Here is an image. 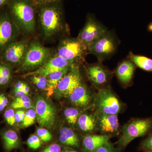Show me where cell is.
Returning <instances> with one entry per match:
<instances>
[{"instance_id": "cell-42", "label": "cell", "mask_w": 152, "mask_h": 152, "mask_svg": "<svg viewBox=\"0 0 152 152\" xmlns=\"http://www.w3.org/2000/svg\"><path fill=\"white\" fill-rule=\"evenodd\" d=\"M7 2V0H0V7L4 5Z\"/></svg>"}, {"instance_id": "cell-43", "label": "cell", "mask_w": 152, "mask_h": 152, "mask_svg": "<svg viewBox=\"0 0 152 152\" xmlns=\"http://www.w3.org/2000/svg\"><path fill=\"white\" fill-rule=\"evenodd\" d=\"M148 30L152 32V22L148 26Z\"/></svg>"}, {"instance_id": "cell-21", "label": "cell", "mask_w": 152, "mask_h": 152, "mask_svg": "<svg viewBox=\"0 0 152 152\" xmlns=\"http://www.w3.org/2000/svg\"><path fill=\"white\" fill-rule=\"evenodd\" d=\"M69 70V67L57 71L48 76V84L46 88L47 95L48 97L52 96L54 94L60 81Z\"/></svg>"}, {"instance_id": "cell-23", "label": "cell", "mask_w": 152, "mask_h": 152, "mask_svg": "<svg viewBox=\"0 0 152 152\" xmlns=\"http://www.w3.org/2000/svg\"><path fill=\"white\" fill-rule=\"evenodd\" d=\"M129 58L137 66L146 72H152V59L147 57L135 55L132 52L129 54Z\"/></svg>"}, {"instance_id": "cell-22", "label": "cell", "mask_w": 152, "mask_h": 152, "mask_svg": "<svg viewBox=\"0 0 152 152\" xmlns=\"http://www.w3.org/2000/svg\"><path fill=\"white\" fill-rule=\"evenodd\" d=\"M77 123L80 130L84 132L91 133L97 129L96 118L92 115L82 114Z\"/></svg>"}, {"instance_id": "cell-27", "label": "cell", "mask_w": 152, "mask_h": 152, "mask_svg": "<svg viewBox=\"0 0 152 152\" xmlns=\"http://www.w3.org/2000/svg\"><path fill=\"white\" fill-rule=\"evenodd\" d=\"M47 77L41 76H34L32 81L38 88L41 90H45L48 84Z\"/></svg>"}, {"instance_id": "cell-40", "label": "cell", "mask_w": 152, "mask_h": 152, "mask_svg": "<svg viewBox=\"0 0 152 152\" xmlns=\"http://www.w3.org/2000/svg\"><path fill=\"white\" fill-rule=\"evenodd\" d=\"M26 84L22 82H18L15 85L14 90H22L23 88Z\"/></svg>"}, {"instance_id": "cell-12", "label": "cell", "mask_w": 152, "mask_h": 152, "mask_svg": "<svg viewBox=\"0 0 152 152\" xmlns=\"http://www.w3.org/2000/svg\"><path fill=\"white\" fill-rule=\"evenodd\" d=\"M74 64L72 62L67 61L59 56L53 58L43 65L35 72H31L25 75L28 76H41L47 77L53 73L62 70L63 69L70 67Z\"/></svg>"}, {"instance_id": "cell-20", "label": "cell", "mask_w": 152, "mask_h": 152, "mask_svg": "<svg viewBox=\"0 0 152 152\" xmlns=\"http://www.w3.org/2000/svg\"><path fill=\"white\" fill-rule=\"evenodd\" d=\"M1 137L3 147L6 152H11L20 147V140L15 131L12 129L4 131Z\"/></svg>"}, {"instance_id": "cell-32", "label": "cell", "mask_w": 152, "mask_h": 152, "mask_svg": "<svg viewBox=\"0 0 152 152\" xmlns=\"http://www.w3.org/2000/svg\"><path fill=\"white\" fill-rule=\"evenodd\" d=\"M12 108L18 109L20 108L35 109V107L31 102H13L11 104Z\"/></svg>"}, {"instance_id": "cell-38", "label": "cell", "mask_w": 152, "mask_h": 152, "mask_svg": "<svg viewBox=\"0 0 152 152\" xmlns=\"http://www.w3.org/2000/svg\"><path fill=\"white\" fill-rule=\"evenodd\" d=\"M33 1L37 4L43 5L47 3L53 2L56 1L58 0H33Z\"/></svg>"}, {"instance_id": "cell-7", "label": "cell", "mask_w": 152, "mask_h": 152, "mask_svg": "<svg viewBox=\"0 0 152 152\" xmlns=\"http://www.w3.org/2000/svg\"><path fill=\"white\" fill-rule=\"evenodd\" d=\"M35 107L38 123L40 126L49 129L53 127L56 118L54 107L41 96L37 98Z\"/></svg>"}, {"instance_id": "cell-6", "label": "cell", "mask_w": 152, "mask_h": 152, "mask_svg": "<svg viewBox=\"0 0 152 152\" xmlns=\"http://www.w3.org/2000/svg\"><path fill=\"white\" fill-rule=\"evenodd\" d=\"M81 83V77L78 66L73 64L67 73L61 80L56 89V95L59 97H67Z\"/></svg>"}, {"instance_id": "cell-44", "label": "cell", "mask_w": 152, "mask_h": 152, "mask_svg": "<svg viewBox=\"0 0 152 152\" xmlns=\"http://www.w3.org/2000/svg\"><path fill=\"white\" fill-rule=\"evenodd\" d=\"M145 152H152V151H146Z\"/></svg>"}, {"instance_id": "cell-2", "label": "cell", "mask_w": 152, "mask_h": 152, "mask_svg": "<svg viewBox=\"0 0 152 152\" xmlns=\"http://www.w3.org/2000/svg\"><path fill=\"white\" fill-rule=\"evenodd\" d=\"M11 16L28 31L35 26L34 10L29 0H12L10 3Z\"/></svg>"}, {"instance_id": "cell-5", "label": "cell", "mask_w": 152, "mask_h": 152, "mask_svg": "<svg viewBox=\"0 0 152 152\" xmlns=\"http://www.w3.org/2000/svg\"><path fill=\"white\" fill-rule=\"evenodd\" d=\"M43 7L40 11L41 23L44 31L48 36L52 35L60 28L61 12L58 6L44 4Z\"/></svg>"}, {"instance_id": "cell-8", "label": "cell", "mask_w": 152, "mask_h": 152, "mask_svg": "<svg viewBox=\"0 0 152 152\" xmlns=\"http://www.w3.org/2000/svg\"><path fill=\"white\" fill-rule=\"evenodd\" d=\"M104 26L94 17H88L86 23L82 30L78 39L88 47L107 31Z\"/></svg>"}, {"instance_id": "cell-24", "label": "cell", "mask_w": 152, "mask_h": 152, "mask_svg": "<svg viewBox=\"0 0 152 152\" xmlns=\"http://www.w3.org/2000/svg\"><path fill=\"white\" fill-rule=\"evenodd\" d=\"M10 66L6 64H0V86L8 84L12 79Z\"/></svg>"}, {"instance_id": "cell-18", "label": "cell", "mask_w": 152, "mask_h": 152, "mask_svg": "<svg viewBox=\"0 0 152 152\" xmlns=\"http://www.w3.org/2000/svg\"><path fill=\"white\" fill-rule=\"evenodd\" d=\"M110 136L107 135L90 134L85 136L82 141L83 150L85 152H94L108 142Z\"/></svg>"}, {"instance_id": "cell-39", "label": "cell", "mask_w": 152, "mask_h": 152, "mask_svg": "<svg viewBox=\"0 0 152 152\" xmlns=\"http://www.w3.org/2000/svg\"><path fill=\"white\" fill-rule=\"evenodd\" d=\"M14 92H15V95L16 96H17V97L28 95L26 92L22 90H14Z\"/></svg>"}, {"instance_id": "cell-17", "label": "cell", "mask_w": 152, "mask_h": 152, "mask_svg": "<svg viewBox=\"0 0 152 152\" xmlns=\"http://www.w3.org/2000/svg\"><path fill=\"white\" fill-rule=\"evenodd\" d=\"M136 66L130 60H125L117 67L115 74L119 81L124 86H129L132 80Z\"/></svg>"}, {"instance_id": "cell-26", "label": "cell", "mask_w": 152, "mask_h": 152, "mask_svg": "<svg viewBox=\"0 0 152 152\" xmlns=\"http://www.w3.org/2000/svg\"><path fill=\"white\" fill-rule=\"evenodd\" d=\"M37 114L35 110L30 109L26 112L24 118L22 121L21 126L23 128H27L35 123Z\"/></svg>"}, {"instance_id": "cell-37", "label": "cell", "mask_w": 152, "mask_h": 152, "mask_svg": "<svg viewBox=\"0 0 152 152\" xmlns=\"http://www.w3.org/2000/svg\"><path fill=\"white\" fill-rule=\"evenodd\" d=\"M14 102H31V100L27 95H24L17 97Z\"/></svg>"}, {"instance_id": "cell-13", "label": "cell", "mask_w": 152, "mask_h": 152, "mask_svg": "<svg viewBox=\"0 0 152 152\" xmlns=\"http://www.w3.org/2000/svg\"><path fill=\"white\" fill-rule=\"evenodd\" d=\"M86 71L90 81L96 87H103L110 77V72L99 63L88 66Z\"/></svg>"}, {"instance_id": "cell-16", "label": "cell", "mask_w": 152, "mask_h": 152, "mask_svg": "<svg viewBox=\"0 0 152 152\" xmlns=\"http://www.w3.org/2000/svg\"><path fill=\"white\" fill-rule=\"evenodd\" d=\"M69 97L73 104L80 107H88L93 100L91 93L86 87L81 83L73 91Z\"/></svg>"}, {"instance_id": "cell-28", "label": "cell", "mask_w": 152, "mask_h": 152, "mask_svg": "<svg viewBox=\"0 0 152 152\" xmlns=\"http://www.w3.org/2000/svg\"><path fill=\"white\" fill-rule=\"evenodd\" d=\"M27 144L30 148L37 150L42 145V140L37 135L34 134L30 136L28 139Z\"/></svg>"}, {"instance_id": "cell-19", "label": "cell", "mask_w": 152, "mask_h": 152, "mask_svg": "<svg viewBox=\"0 0 152 152\" xmlns=\"http://www.w3.org/2000/svg\"><path fill=\"white\" fill-rule=\"evenodd\" d=\"M59 141L61 144L70 148H79L80 141L78 136L70 128L64 127L60 131Z\"/></svg>"}, {"instance_id": "cell-36", "label": "cell", "mask_w": 152, "mask_h": 152, "mask_svg": "<svg viewBox=\"0 0 152 152\" xmlns=\"http://www.w3.org/2000/svg\"><path fill=\"white\" fill-rule=\"evenodd\" d=\"M8 103V100L7 98L3 94H0V112L2 111L7 105Z\"/></svg>"}, {"instance_id": "cell-14", "label": "cell", "mask_w": 152, "mask_h": 152, "mask_svg": "<svg viewBox=\"0 0 152 152\" xmlns=\"http://www.w3.org/2000/svg\"><path fill=\"white\" fill-rule=\"evenodd\" d=\"M118 115L97 113V129L107 135L117 134L120 126Z\"/></svg>"}, {"instance_id": "cell-41", "label": "cell", "mask_w": 152, "mask_h": 152, "mask_svg": "<svg viewBox=\"0 0 152 152\" xmlns=\"http://www.w3.org/2000/svg\"><path fill=\"white\" fill-rule=\"evenodd\" d=\"M61 152H78L72 148H65Z\"/></svg>"}, {"instance_id": "cell-3", "label": "cell", "mask_w": 152, "mask_h": 152, "mask_svg": "<svg viewBox=\"0 0 152 152\" xmlns=\"http://www.w3.org/2000/svg\"><path fill=\"white\" fill-rule=\"evenodd\" d=\"M97 113L118 115L121 109V104L116 95L108 88H101L95 98Z\"/></svg>"}, {"instance_id": "cell-11", "label": "cell", "mask_w": 152, "mask_h": 152, "mask_svg": "<svg viewBox=\"0 0 152 152\" xmlns=\"http://www.w3.org/2000/svg\"><path fill=\"white\" fill-rule=\"evenodd\" d=\"M48 55V50L39 44H33L26 54L22 67L30 69L39 66L44 63Z\"/></svg>"}, {"instance_id": "cell-34", "label": "cell", "mask_w": 152, "mask_h": 152, "mask_svg": "<svg viewBox=\"0 0 152 152\" xmlns=\"http://www.w3.org/2000/svg\"><path fill=\"white\" fill-rule=\"evenodd\" d=\"M141 146L146 151L152 152V133L142 142Z\"/></svg>"}, {"instance_id": "cell-30", "label": "cell", "mask_w": 152, "mask_h": 152, "mask_svg": "<svg viewBox=\"0 0 152 152\" xmlns=\"http://www.w3.org/2000/svg\"><path fill=\"white\" fill-rule=\"evenodd\" d=\"M118 148H115L113 145L109 142L99 148L94 152H120Z\"/></svg>"}, {"instance_id": "cell-15", "label": "cell", "mask_w": 152, "mask_h": 152, "mask_svg": "<svg viewBox=\"0 0 152 152\" xmlns=\"http://www.w3.org/2000/svg\"><path fill=\"white\" fill-rule=\"evenodd\" d=\"M26 45L23 42L12 43L4 50L3 59L10 64L20 62L26 53Z\"/></svg>"}, {"instance_id": "cell-9", "label": "cell", "mask_w": 152, "mask_h": 152, "mask_svg": "<svg viewBox=\"0 0 152 152\" xmlns=\"http://www.w3.org/2000/svg\"><path fill=\"white\" fill-rule=\"evenodd\" d=\"M86 47L79 40H67L64 42L58 52V56L73 63L76 60L82 58Z\"/></svg>"}, {"instance_id": "cell-1", "label": "cell", "mask_w": 152, "mask_h": 152, "mask_svg": "<svg viewBox=\"0 0 152 152\" xmlns=\"http://www.w3.org/2000/svg\"><path fill=\"white\" fill-rule=\"evenodd\" d=\"M152 129L150 119H134L124 126L122 134L116 142L120 150L125 149L133 140L147 134Z\"/></svg>"}, {"instance_id": "cell-29", "label": "cell", "mask_w": 152, "mask_h": 152, "mask_svg": "<svg viewBox=\"0 0 152 152\" xmlns=\"http://www.w3.org/2000/svg\"><path fill=\"white\" fill-rule=\"evenodd\" d=\"M37 135L39 137L42 141L47 142L51 140L52 135L48 129L45 128H39L37 130Z\"/></svg>"}, {"instance_id": "cell-4", "label": "cell", "mask_w": 152, "mask_h": 152, "mask_svg": "<svg viewBox=\"0 0 152 152\" xmlns=\"http://www.w3.org/2000/svg\"><path fill=\"white\" fill-rule=\"evenodd\" d=\"M118 44V40L115 36L107 31L87 47V49L89 53L96 56L99 61L101 63L114 54Z\"/></svg>"}, {"instance_id": "cell-31", "label": "cell", "mask_w": 152, "mask_h": 152, "mask_svg": "<svg viewBox=\"0 0 152 152\" xmlns=\"http://www.w3.org/2000/svg\"><path fill=\"white\" fill-rule=\"evenodd\" d=\"M5 119L9 125L13 126L16 123L15 119V112L12 109H9L5 112L4 115Z\"/></svg>"}, {"instance_id": "cell-33", "label": "cell", "mask_w": 152, "mask_h": 152, "mask_svg": "<svg viewBox=\"0 0 152 152\" xmlns=\"http://www.w3.org/2000/svg\"><path fill=\"white\" fill-rule=\"evenodd\" d=\"M62 148L59 144L53 143L47 146L40 152H61Z\"/></svg>"}, {"instance_id": "cell-10", "label": "cell", "mask_w": 152, "mask_h": 152, "mask_svg": "<svg viewBox=\"0 0 152 152\" xmlns=\"http://www.w3.org/2000/svg\"><path fill=\"white\" fill-rule=\"evenodd\" d=\"M16 30L10 16L4 13L0 15V50H4L13 42Z\"/></svg>"}, {"instance_id": "cell-35", "label": "cell", "mask_w": 152, "mask_h": 152, "mask_svg": "<svg viewBox=\"0 0 152 152\" xmlns=\"http://www.w3.org/2000/svg\"><path fill=\"white\" fill-rule=\"evenodd\" d=\"M26 112L23 110H18L15 113V119L16 122H22L25 116Z\"/></svg>"}, {"instance_id": "cell-25", "label": "cell", "mask_w": 152, "mask_h": 152, "mask_svg": "<svg viewBox=\"0 0 152 152\" xmlns=\"http://www.w3.org/2000/svg\"><path fill=\"white\" fill-rule=\"evenodd\" d=\"M64 114L67 122L72 126L76 124L79 117L81 115L78 109L72 107L66 109L64 112Z\"/></svg>"}]
</instances>
